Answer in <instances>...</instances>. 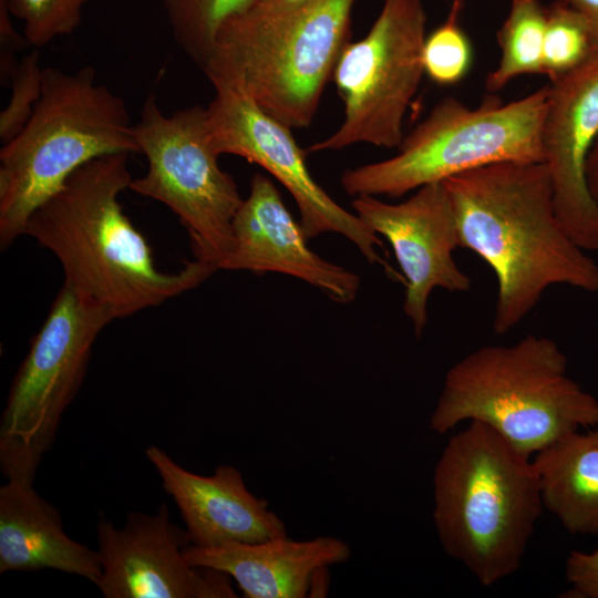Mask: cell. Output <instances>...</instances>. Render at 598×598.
Masks as SVG:
<instances>
[{"instance_id": "cell-2", "label": "cell", "mask_w": 598, "mask_h": 598, "mask_svg": "<svg viewBox=\"0 0 598 598\" xmlns=\"http://www.w3.org/2000/svg\"><path fill=\"white\" fill-rule=\"evenodd\" d=\"M128 155L110 154L83 165L33 212L24 231L59 259L63 283L114 319L159 306L217 270L198 259L175 274L156 268L147 240L118 200L133 179Z\"/></svg>"}, {"instance_id": "cell-12", "label": "cell", "mask_w": 598, "mask_h": 598, "mask_svg": "<svg viewBox=\"0 0 598 598\" xmlns=\"http://www.w3.org/2000/svg\"><path fill=\"white\" fill-rule=\"evenodd\" d=\"M96 538V587L105 598L237 597L228 575L186 561L187 532L172 523L166 504L155 514L128 513L121 528L101 519Z\"/></svg>"}, {"instance_id": "cell-1", "label": "cell", "mask_w": 598, "mask_h": 598, "mask_svg": "<svg viewBox=\"0 0 598 598\" xmlns=\"http://www.w3.org/2000/svg\"><path fill=\"white\" fill-rule=\"evenodd\" d=\"M442 182L460 247L496 276L497 334L515 328L553 285L598 292V265L559 220L545 163L501 162Z\"/></svg>"}, {"instance_id": "cell-24", "label": "cell", "mask_w": 598, "mask_h": 598, "mask_svg": "<svg viewBox=\"0 0 598 598\" xmlns=\"http://www.w3.org/2000/svg\"><path fill=\"white\" fill-rule=\"evenodd\" d=\"M89 0H6L11 14L23 22V34L33 48L72 33L81 23Z\"/></svg>"}, {"instance_id": "cell-25", "label": "cell", "mask_w": 598, "mask_h": 598, "mask_svg": "<svg viewBox=\"0 0 598 598\" xmlns=\"http://www.w3.org/2000/svg\"><path fill=\"white\" fill-rule=\"evenodd\" d=\"M43 72L37 50L22 55L10 79L9 103L0 113L2 145L11 141L29 121L42 93Z\"/></svg>"}, {"instance_id": "cell-4", "label": "cell", "mask_w": 598, "mask_h": 598, "mask_svg": "<svg viewBox=\"0 0 598 598\" xmlns=\"http://www.w3.org/2000/svg\"><path fill=\"white\" fill-rule=\"evenodd\" d=\"M355 0H311L287 10L249 7L219 28L203 71L290 128L308 127L349 42Z\"/></svg>"}, {"instance_id": "cell-9", "label": "cell", "mask_w": 598, "mask_h": 598, "mask_svg": "<svg viewBox=\"0 0 598 598\" xmlns=\"http://www.w3.org/2000/svg\"><path fill=\"white\" fill-rule=\"evenodd\" d=\"M133 130L147 171L132 179L130 189L166 205L186 228L195 259L220 269L233 252V220L244 199L218 164L206 107L166 115L151 93Z\"/></svg>"}, {"instance_id": "cell-15", "label": "cell", "mask_w": 598, "mask_h": 598, "mask_svg": "<svg viewBox=\"0 0 598 598\" xmlns=\"http://www.w3.org/2000/svg\"><path fill=\"white\" fill-rule=\"evenodd\" d=\"M233 234V252L220 269L280 272L310 283L336 302L357 298L360 277L309 248L300 223L268 177L252 176L249 195L234 217Z\"/></svg>"}, {"instance_id": "cell-29", "label": "cell", "mask_w": 598, "mask_h": 598, "mask_svg": "<svg viewBox=\"0 0 598 598\" xmlns=\"http://www.w3.org/2000/svg\"><path fill=\"white\" fill-rule=\"evenodd\" d=\"M311 0H255L250 6L262 10H287L302 6Z\"/></svg>"}, {"instance_id": "cell-7", "label": "cell", "mask_w": 598, "mask_h": 598, "mask_svg": "<svg viewBox=\"0 0 598 598\" xmlns=\"http://www.w3.org/2000/svg\"><path fill=\"white\" fill-rule=\"evenodd\" d=\"M549 86L508 103L488 93L477 107L454 97L434 105L384 161L347 169L353 197H401L451 176L501 162L544 163L543 124Z\"/></svg>"}, {"instance_id": "cell-21", "label": "cell", "mask_w": 598, "mask_h": 598, "mask_svg": "<svg viewBox=\"0 0 598 598\" xmlns=\"http://www.w3.org/2000/svg\"><path fill=\"white\" fill-rule=\"evenodd\" d=\"M546 10L543 74L551 82L598 53V27L560 0Z\"/></svg>"}, {"instance_id": "cell-20", "label": "cell", "mask_w": 598, "mask_h": 598, "mask_svg": "<svg viewBox=\"0 0 598 598\" xmlns=\"http://www.w3.org/2000/svg\"><path fill=\"white\" fill-rule=\"evenodd\" d=\"M547 10L539 0H511L508 14L497 32L501 59L487 74L485 87L495 93L525 74H543Z\"/></svg>"}, {"instance_id": "cell-19", "label": "cell", "mask_w": 598, "mask_h": 598, "mask_svg": "<svg viewBox=\"0 0 598 598\" xmlns=\"http://www.w3.org/2000/svg\"><path fill=\"white\" fill-rule=\"evenodd\" d=\"M544 507L570 534H598V426L575 431L537 452L532 460Z\"/></svg>"}, {"instance_id": "cell-11", "label": "cell", "mask_w": 598, "mask_h": 598, "mask_svg": "<svg viewBox=\"0 0 598 598\" xmlns=\"http://www.w3.org/2000/svg\"><path fill=\"white\" fill-rule=\"evenodd\" d=\"M206 107L210 143L218 155L233 154L257 164L291 194L308 239L337 233L352 241L369 264L383 267L404 282L381 256L380 237L355 214L341 207L312 178L306 162L308 151L296 143L291 128L277 121L248 97L228 89H215Z\"/></svg>"}, {"instance_id": "cell-22", "label": "cell", "mask_w": 598, "mask_h": 598, "mask_svg": "<svg viewBox=\"0 0 598 598\" xmlns=\"http://www.w3.org/2000/svg\"><path fill=\"white\" fill-rule=\"evenodd\" d=\"M254 1L162 0V4L175 42L203 69L223 23L249 8Z\"/></svg>"}, {"instance_id": "cell-30", "label": "cell", "mask_w": 598, "mask_h": 598, "mask_svg": "<svg viewBox=\"0 0 598 598\" xmlns=\"http://www.w3.org/2000/svg\"><path fill=\"white\" fill-rule=\"evenodd\" d=\"M581 12L598 27V0H560Z\"/></svg>"}, {"instance_id": "cell-8", "label": "cell", "mask_w": 598, "mask_h": 598, "mask_svg": "<svg viewBox=\"0 0 598 598\" xmlns=\"http://www.w3.org/2000/svg\"><path fill=\"white\" fill-rule=\"evenodd\" d=\"M113 320L107 309L63 283L12 380L1 415L0 466L7 480H34L83 383L92 347Z\"/></svg>"}, {"instance_id": "cell-6", "label": "cell", "mask_w": 598, "mask_h": 598, "mask_svg": "<svg viewBox=\"0 0 598 598\" xmlns=\"http://www.w3.org/2000/svg\"><path fill=\"white\" fill-rule=\"evenodd\" d=\"M124 100L86 65L44 68L42 93L23 128L0 151V248L20 235L33 212L86 163L135 153Z\"/></svg>"}, {"instance_id": "cell-28", "label": "cell", "mask_w": 598, "mask_h": 598, "mask_svg": "<svg viewBox=\"0 0 598 598\" xmlns=\"http://www.w3.org/2000/svg\"><path fill=\"white\" fill-rule=\"evenodd\" d=\"M585 174L589 194L598 206V135L587 156Z\"/></svg>"}, {"instance_id": "cell-10", "label": "cell", "mask_w": 598, "mask_h": 598, "mask_svg": "<svg viewBox=\"0 0 598 598\" xmlns=\"http://www.w3.org/2000/svg\"><path fill=\"white\" fill-rule=\"evenodd\" d=\"M426 14L421 0H384L364 38L348 42L332 80L344 120L308 152L337 151L357 143L398 147L406 110L424 75Z\"/></svg>"}, {"instance_id": "cell-23", "label": "cell", "mask_w": 598, "mask_h": 598, "mask_svg": "<svg viewBox=\"0 0 598 598\" xmlns=\"http://www.w3.org/2000/svg\"><path fill=\"white\" fill-rule=\"evenodd\" d=\"M462 4L463 0H454L447 19L424 41V72L439 85L456 84L472 63V47L460 24Z\"/></svg>"}, {"instance_id": "cell-26", "label": "cell", "mask_w": 598, "mask_h": 598, "mask_svg": "<svg viewBox=\"0 0 598 598\" xmlns=\"http://www.w3.org/2000/svg\"><path fill=\"white\" fill-rule=\"evenodd\" d=\"M565 579L569 588L561 597L598 598V549L571 550L565 563Z\"/></svg>"}, {"instance_id": "cell-16", "label": "cell", "mask_w": 598, "mask_h": 598, "mask_svg": "<svg viewBox=\"0 0 598 598\" xmlns=\"http://www.w3.org/2000/svg\"><path fill=\"white\" fill-rule=\"evenodd\" d=\"M145 455L175 502L190 545L213 547L287 536L282 518L268 508L265 498L247 488L238 468L220 465L212 475H200L182 467L155 445L147 447Z\"/></svg>"}, {"instance_id": "cell-17", "label": "cell", "mask_w": 598, "mask_h": 598, "mask_svg": "<svg viewBox=\"0 0 598 598\" xmlns=\"http://www.w3.org/2000/svg\"><path fill=\"white\" fill-rule=\"evenodd\" d=\"M183 554L192 566L228 575L246 598H305L326 595L329 567L347 561L351 549L332 536L297 540L287 535L213 547L189 544Z\"/></svg>"}, {"instance_id": "cell-18", "label": "cell", "mask_w": 598, "mask_h": 598, "mask_svg": "<svg viewBox=\"0 0 598 598\" xmlns=\"http://www.w3.org/2000/svg\"><path fill=\"white\" fill-rule=\"evenodd\" d=\"M33 481L9 478L0 487V573L54 569L96 586L97 550L66 535L59 511L37 493Z\"/></svg>"}, {"instance_id": "cell-14", "label": "cell", "mask_w": 598, "mask_h": 598, "mask_svg": "<svg viewBox=\"0 0 598 598\" xmlns=\"http://www.w3.org/2000/svg\"><path fill=\"white\" fill-rule=\"evenodd\" d=\"M548 86L542 143L556 213L580 248L598 250V206L585 174L598 135V53Z\"/></svg>"}, {"instance_id": "cell-13", "label": "cell", "mask_w": 598, "mask_h": 598, "mask_svg": "<svg viewBox=\"0 0 598 598\" xmlns=\"http://www.w3.org/2000/svg\"><path fill=\"white\" fill-rule=\"evenodd\" d=\"M354 214L378 236L386 238L402 270L403 309L421 337L427 322V301L435 288L466 292L471 278L453 258L460 247L448 193L443 182L426 184L406 200L392 204L358 196Z\"/></svg>"}, {"instance_id": "cell-5", "label": "cell", "mask_w": 598, "mask_h": 598, "mask_svg": "<svg viewBox=\"0 0 598 598\" xmlns=\"http://www.w3.org/2000/svg\"><path fill=\"white\" fill-rule=\"evenodd\" d=\"M567 367L547 337L481 347L447 371L430 427L444 434L480 421L530 457L580 427L598 426V400L567 375Z\"/></svg>"}, {"instance_id": "cell-27", "label": "cell", "mask_w": 598, "mask_h": 598, "mask_svg": "<svg viewBox=\"0 0 598 598\" xmlns=\"http://www.w3.org/2000/svg\"><path fill=\"white\" fill-rule=\"evenodd\" d=\"M12 17L6 0H0V80L2 85L10 83L20 62L18 53L31 47L24 34L21 35L14 29Z\"/></svg>"}, {"instance_id": "cell-3", "label": "cell", "mask_w": 598, "mask_h": 598, "mask_svg": "<svg viewBox=\"0 0 598 598\" xmlns=\"http://www.w3.org/2000/svg\"><path fill=\"white\" fill-rule=\"evenodd\" d=\"M468 422L435 463L432 517L444 551L489 587L520 567L544 503L530 457Z\"/></svg>"}]
</instances>
